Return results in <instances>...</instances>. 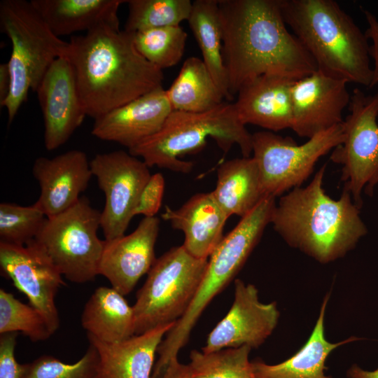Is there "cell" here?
Returning <instances> with one entry per match:
<instances>
[{"label":"cell","instance_id":"1","mask_svg":"<svg viewBox=\"0 0 378 378\" xmlns=\"http://www.w3.org/2000/svg\"><path fill=\"white\" fill-rule=\"evenodd\" d=\"M223 58L229 91L258 76L277 75L297 80L316 64L284 20L280 0H218Z\"/></svg>","mask_w":378,"mask_h":378},{"label":"cell","instance_id":"2","mask_svg":"<svg viewBox=\"0 0 378 378\" xmlns=\"http://www.w3.org/2000/svg\"><path fill=\"white\" fill-rule=\"evenodd\" d=\"M66 57L87 116L94 120L162 86V70L136 50L134 33L103 25L72 36Z\"/></svg>","mask_w":378,"mask_h":378},{"label":"cell","instance_id":"3","mask_svg":"<svg viewBox=\"0 0 378 378\" xmlns=\"http://www.w3.org/2000/svg\"><path fill=\"white\" fill-rule=\"evenodd\" d=\"M326 168L324 164L306 187L283 195L271 220L290 246L322 264L343 258L368 232L360 208L347 190L343 188L338 200L326 195L323 188Z\"/></svg>","mask_w":378,"mask_h":378},{"label":"cell","instance_id":"4","mask_svg":"<svg viewBox=\"0 0 378 378\" xmlns=\"http://www.w3.org/2000/svg\"><path fill=\"white\" fill-rule=\"evenodd\" d=\"M284 20L316 64L334 77L370 87L368 39L332 0H280Z\"/></svg>","mask_w":378,"mask_h":378},{"label":"cell","instance_id":"5","mask_svg":"<svg viewBox=\"0 0 378 378\" xmlns=\"http://www.w3.org/2000/svg\"><path fill=\"white\" fill-rule=\"evenodd\" d=\"M208 138L214 139L225 152L234 144L244 158L253 152L252 134L241 121L234 104L223 102L202 113L172 111L158 132L129 153L141 158L149 167L189 173L193 163L181 158L200 150Z\"/></svg>","mask_w":378,"mask_h":378},{"label":"cell","instance_id":"6","mask_svg":"<svg viewBox=\"0 0 378 378\" xmlns=\"http://www.w3.org/2000/svg\"><path fill=\"white\" fill-rule=\"evenodd\" d=\"M275 197H265L216 247L195 296L184 315L167 333L158 347L165 360L176 358L187 343L192 329L212 300L235 277L271 223Z\"/></svg>","mask_w":378,"mask_h":378},{"label":"cell","instance_id":"7","mask_svg":"<svg viewBox=\"0 0 378 378\" xmlns=\"http://www.w3.org/2000/svg\"><path fill=\"white\" fill-rule=\"evenodd\" d=\"M0 28L12 44L7 62L11 88L1 105L6 108L10 123L26 102L29 91L36 92L53 62L66 57L69 43L57 36L31 1L25 0L1 1Z\"/></svg>","mask_w":378,"mask_h":378},{"label":"cell","instance_id":"8","mask_svg":"<svg viewBox=\"0 0 378 378\" xmlns=\"http://www.w3.org/2000/svg\"><path fill=\"white\" fill-rule=\"evenodd\" d=\"M209 259L194 257L183 245L157 258L132 306L135 335L176 323L192 303Z\"/></svg>","mask_w":378,"mask_h":378},{"label":"cell","instance_id":"9","mask_svg":"<svg viewBox=\"0 0 378 378\" xmlns=\"http://www.w3.org/2000/svg\"><path fill=\"white\" fill-rule=\"evenodd\" d=\"M101 212L86 197L65 211L46 218L34 239L62 276L83 284L99 275L105 240L97 236Z\"/></svg>","mask_w":378,"mask_h":378},{"label":"cell","instance_id":"10","mask_svg":"<svg viewBox=\"0 0 378 378\" xmlns=\"http://www.w3.org/2000/svg\"><path fill=\"white\" fill-rule=\"evenodd\" d=\"M342 123L322 132L302 145L289 136L270 131L252 134V148L265 195L276 197L300 186L309 177L318 159L340 145Z\"/></svg>","mask_w":378,"mask_h":378},{"label":"cell","instance_id":"11","mask_svg":"<svg viewBox=\"0 0 378 378\" xmlns=\"http://www.w3.org/2000/svg\"><path fill=\"white\" fill-rule=\"evenodd\" d=\"M349 111L342 122L344 141L333 149L330 160L342 165L344 189L360 209L362 191L372 196L378 183V91L366 95L360 88H355Z\"/></svg>","mask_w":378,"mask_h":378},{"label":"cell","instance_id":"12","mask_svg":"<svg viewBox=\"0 0 378 378\" xmlns=\"http://www.w3.org/2000/svg\"><path fill=\"white\" fill-rule=\"evenodd\" d=\"M90 168L105 195L101 227L105 240L125 234L140 194L151 176L149 167L130 153L116 150L96 155Z\"/></svg>","mask_w":378,"mask_h":378},{"label":"cell","instance_id":"13","mask_svg":"<svg viewBox=\"0 0 378 378\" xmlns=\"http://www.w3.org/2000/svg\"><path fill=\"white\" fill-rule=\"evenodd\" d=\"M0 266L29 304L44 316L54 334L60 323L55 297L65 283L45 251L35 239L26 245L0 242Z\"/></svg>","mask_w":378,"mask_h":378},{"label":"cell","instance_id":"14","mask_svg":"<svg viewBox=\"0 0 378 378\" xmlns=\"http://www.w3.org/2000/svg\"><path fill=\"white\" fill-rule=\"evenodd\" d=\"M276 303L260 301L258 290L251 284L234 281L232 304L210 332L202 351L247 346L258 348L272 335L279 319Z\"/></svg>","mask_w":378,"mask_h":378},{"label":"cell","instance_id":"15","mask_svg":"<svg viewBox=\"0 0 378 378\" xmlns=\"http://www.w3.org/2000/svg\"><path fill=\"white\" fill-rule=\"evenodd\" d=\"M44 120V144L48 150L64 145L87 116L71 63L55 59L36 90Z\"/></svg>","mask_w":378,"mask_h":378},{"label":"cell","instance_id":"16","mask_svg":"<svg viewBox=\"0 0 378 378\" xmlns=\"http://www.w3.org/2000/svg\"><path fill=\"white\" fill-rule=\"evenodd\" d=\"M347 81L319 70L294 82L291 129L308 139L343 122L351 94Z\"/></svg>","mask_w":378,"mask_h":378},{"label":"cell","instance_id":"17","mask_svg":"<svg viewBox=\"0 0 378 378\" xmlns=\"http://www.w3.org/2000/svg\"><path fill=\"white\" fill-rule=\"evenodd\" d=\"M160 230L156 216L144 217L130 234L105 240L99 274L122 295L129 294L156 260L155 246Z\"/></svg>","mask_w":378,"mask_h":378},{"label":"cell","instance_id":"18","mask_svg":"<svg viewBox=\"0 0 378 378\" xmlns=\"http://www.w3.org/2000/svg\"><path fill=\"white\" fill-rule=\"evenodd\" d=\"M172 111L161 86L95 119L92 134L130 150L158 132Z\"/></svg>","mask_w":378,"mask_h":378},{"label":"cell","instance_id":"19","mask_svg":"<svg viewBox=\"0 0 378 378\" xmlns=\"http://www.w3.org/2000/svg\"><path fill=\"white\" fill-rule=\"evenodd\" d=\"M32 173L40 186L35 202L47 218L73 206L92 176L90 161L80 150H71L52 158L36 159Z\"/></svg>","mask_w":378,"mask_h":378},{"label":"cell","instance_id":"20","mask_svg":"<svg viewBox=\"0 0 378 378\" xmlns=\"http://www.w3.org/2000/svg\"><path fill=\"white\" fill-rule=\"evenodd\" d=\"M295 81L277 75H262L244 84L234 103L241 121L270 132L291 128Z\"/></svg>","mask_w":378,"mask_h":378},{"label":"cell","instance_id":"21","mask_svg":"<svg viewBox=\"0 0 378 378\" xmlns=\"http://www.w3.org/2000/svg\"><path fill=\"white\" fill-rule=\"evenodd\" d=\"M162 217L173 228L183 232V246L192 255L202 259H208L223 238L228 218L211 192L192 195L177 209L166 206Z\"/></svg>","mask_w":378,"mask_h":378},{"label":"cell","instance_id":"22","mask_svg":"<svg viewBox=\"0 0 378 378\" xmlns=\"http://www.w3.org/2000/svg\"><path fill=\"white\" fill-rule=\"evenodd\" d=\"M174 324L157 327L118 343L104 342L87 335L99 354L96 378H151L158 346Z\"/></svg>","mask_w":378,"mask_h":378},{"label":"cell","instance_id":"23","mask_svg":"<svg viewBox=\"0 0 378 378\" xmlns=\"http://www.w3.org/2000/svg\"><path fill=\"white\" fill-rule=\"evenodd\" d=\"M330 293L323 298L318 317L305 344L286 360L269 365L260 359L251 362L256 378H333L326 375V361L333 350L349 342L362 340L355 336L331 343L325 335V314Z\"/></svg>","mask_w":378,"mask_h":378},{"label":"cell","instance_id":"24","mask_svg":"<svg viewBox=\"0 0 378 378\" xmlns=\"http://www.w3.org/2000/svg\"><path fill=\"white\" fill-rule=\"evenodd\" d=\"M50 30L58 37L103 25L119 27L122 0H31Z\"/></svg>","mask_w":378,"mask_h":378},{"label":"cell","instance_id":"25","mask_svg":"<svg viewBox=\"0 0 378 378\" xmlns=\"http://www.w3.org/2000/svg\"><path fill=\"white\" fill-rule=\"evenodd\" d=\"M81 325L87 335L107 343H118L135 335L133 307L113 288L101 286L85 304Z\"/></svg>","mask_w":378,"mask_h":378},{"label":"cell","instance_id":"26","mask_svg":"<svg viewBox=\"0 0 378 378\" xmlns=\"http://www.w3.org/2000/svg\"><path fill=\"white\" fill-rule=\"evenodd\" d=\"M211 192L228 218L232 215L244 217L267 197L253 157L232 159L221 164Z\"/></svg>","mask_w":378,"mask_h":378},{"label":"cell","instance_id":"27","mask_svg":"<svg viewBox=\"0 0 378 378\" xmlns=\"http://www.w3.org/2000/svg\"><path fill=\"white\" fill-rule=\"evenodd\" d=\"M166 94L173 111L202 113L222 102L224 96L203 60L187 58Z\"/></svg>","mask_w":378,"mask_h":378},{"label":"cell","instance_id":"28","mask_svg":"<svg viewBox=\"0 0 378 378\" xmlns=\"http://www.w3.org/2000/svg\"><path fill=\"white\" fill-rule=\"evenodd\" d=\"M187 21L200 47L204 64L224 98L228 101L232 100L223 58V34L218 0L192 1L191 13Z\"/></svg>","mask_w":378,"mask_h":378},{"label":"cell","instance_id":"29","mask_svg":"<svg viewBox=\"0 0 378 378\" xmlns=\"http://www.w3.org/2000/svg\"><path fill=\"white\" fill-rule=\"evenodd\" d=\"M251 350L247 346L209 353L192 350L188 365L192 378H256L248 358Z\"/></svg>","mask_w":378,"mask_h":378},{"label":"cell","instance_id":"30","mask_svg":"<svg viewBox=\"0 0 378 378\" xmlns=\"http://www.w3.org/2000/svg\"><path fill=\"white\" fill-rule=\"evenodd\" d=\"M125 30L131 33L164 27L178 26L190 17V0H128Z\"/></svg>","mask_w":378,"mask_h":378},{"label":"cell","instance_id":"31","mask_svg":"<svg viewBox=\"0 0 378 378\" xmlns=\"http://www.w3.org/2000/svg\"><path fill=\"white\" fill-rule=\"evenodd\" d=\"M187 34L180 26L153 28L134 33L139 52L160 69L172 67L181 59Z\"/></svg>","mask_w":378,"mask_h":378},{"label":"cell","instance_id":"32","mask_svg":"<svg viewBox=\"0 0 378 378\" xmlns=\"http://www.w3.org/2000/svg\"><path fill=\"white\" fill-rule=\"evenodd\" d=\"M21 332L32 342L48 340L52 333L44 316L31 304L0 290V334Z\"/></svg>","mask_w":378,"mask_h":378},{"label":"cell","instance_id":"33","mask_svg":"<svg viewBox=\"0 0 378 378\" xmlns=\"http://www.w3.org/2000/svg\"><path fill=\"white\" fill-rule=\"evenodd\" d=\"M46 218L36 203L29 206L1 203L0 242L26 245L36 238Z\"/></svg>","mask_w":378,"mask_h":378},{"label":"cell","instance_id":"34","mask_svg":"<svg viewBox=\"0 0 378 378\" xmlns=\"http://www.w3.org/2000/svg\"><path fill=\"white\" fill-rule=\"evenodd\" d=\"M99 354L90 344L85 354L74 363H66L50 355H43L28 363L24 378H96Z\"/></svg>","mask_w":378,"mask_h":378},{"label":"cell","instance_id":"35","mask_svg":"<svg viewBox=\"0 0 378 378\" xmlns=\"http://www.w3.org/2000/svg\"><path fill=\"white\" fill-rule=\"evenodd\" d=\"M164 185V178L161 173L151 175L140 194L134 216H155L162 204Z\"/></svg>","mask_w":378,"mask_h":378},{"label":"cell","instance_id":"36","mask_svg":"<svg viewBox=\"0 0 378 378\" xmlns=\"http://www.w3.org/2000/svg\"><path fill=\"white\" fill-rule=\"evenodd\" d=\"M18 332L1 334L0 378H24L28 363H19L15 356Z\"/></svg>","mask_w":378,"mask_h":378},{"label":"cell","instance_id":"37","mask_svg":"<svg viewBox=\"0 0 378 378\" xmlns=\"http://www.w3.org/2000/svg\"><path fill=\"white\" fill-rule=\"evenodd\" d=\"M363 13L368 23L365 34L372 41L369 48L370 57L373 60L372 79L370 87L372 88L378 84V20L368 10H363Z\"/></svg>","mask_w":378,"mask_h":378},{"label":"cell","instance_id":"38","mask_svg":"<svg viewBox=\"0 0 378 378\" xmlns=\"http://www.w3.org/2000/svg\"><path fill=\"white\" fill-rule=\"evenodd\" d=\"M162 378H192L188 365L181 363L178 358L167 365Z\"/></svg>","mask_w":378,"mask_h":378},{"label":"cell","instance_id":"39","mask_svg":"<svg viewBox=\"0 0 378 378\" xmlns=\"http://www.w3.org/2000/svg\"><path fill=\"white\" fill-rule=\"evenodd\" d=\"M11 88V76L8 63L0 64V105L8 98Z\"/></svg>","mask_w":378,"mask_h":378},{"label":"cell","instance_id":"40","mask_svg":"<svg viewBox=\"0 0 378 378\" xmlns=\"http://www.w3.org/2000/svg\"><path fill=\"white\" fill-rule=\"evenodd\" d=\"M347 378H378V368L374 370H365L357 364H353L346 372Z\"/></svg>","mask_w":378,"mask_h":378}]
</instances>
